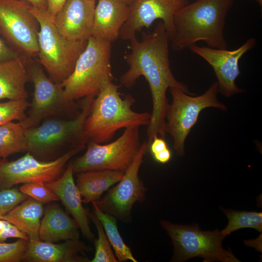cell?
Masks as SVG:
<instances>
[{
  "label": "cell",
  "instance_id": "obj_1",
  "mask_svg": "<svg viewBox=\"0 0 262 262\" xmlns=\"http://www.w3.org/2000/svg\"><path fill=\"white\" fill-rule=\"evenodd\" d=\"M143 33L141 40L136 36L130 40L131 52L124 56L129 69L121 76L120 82L130 88L143 76L148 83L152 101V111L147 129V143L149 145L156 136L165 138V115L169 104L167 90L176 87L188 94H194L172 74L169 59L170 38L163 22H160L151 32Z\"/></svg>",
  "mask_w": 262,
  "mask_h": 262
},
{
  "label": "cell",
  "instance_id": "obj_2",
  "mask_svg": "<svg viewBox=\"0 0 262 262\" xmlns=\"http://www.w3.org/2000/svg\"><path fill=\"white\" fill-rule=\"evenodd\" d=\"M233 0H196L175 14L172 49L182 50L197 42L209 47L227 49L224 35L227 13Z\"/></svg>",
  "mask_w": 262,
  "mask_h": 262
},
{
  "label": "cell",
  "instance_id": "obj_3",
  "mask_svg": "<svg viewBox=\"0 0 262 262\" xmlns=\"http://www.w3.org/2000/svg\"><path fill=\"white\" fill-rule=\"evenodd\" d=\"M118 88L110 82L94 98L84 123L83 138L106 143L121 129L148 125L150 114L132 110L134 99L129 95L122 98Z\"/></svg>",
  "mask_w": 262,
  "mask_h": 262
},
{
  "label": "cell",
  "instance_id": "obj_4",
  "mask_svg": "<svg viewBox=\"0 0 262 262\" xmlns=\"http://www.w3.org/2000/svg\"><path fill=\"white\" fill-rule=\"evenodd\" d=\"M111 42L91 36L78 57L71 75L61 84L66 101L96 97L114 76L111 64Z\"/></svg>",
  "mask_w": 262,
  "mask_h": 262
},
{
  "label": "cell",
  "instance_id": "obj_5",
  "mask_svg": "<svg viewBox=\"0 0 262 262\" xmlns=\"http://www.w3.org/2000/svg\"><path fill=\"white\" fill-rule=\"evenodd\" d=\"M31 11L37 19L39 62L55 82L61 83L72 73L76 61L87 43L75 41L63 36L46 10L33 6Z\"/></svg>",
  "mask_w": 262,
  "mask_h": 262
},
{
  "label": "cell",
  "instance_id": "obj_6",
  "mask_svg": "<svg viewBox=\"0 0 262 262\" xmlns=\"http://www.w3.org/2000/svg\"><path fill=\"white\" fill-rule=\"evenodd\" d=\"M169 90L172 100L166 110L165 130L173 139V147L177 154L182 156L185 153V141L200 112L210 107L226 111L227 107L217 98V82L198 96L188 94L176 87H171Z\"/></svg>",
  "mask_w": 262,
  "mask_h": 262
},
{
  "label": "cell",
  "instance_id": "obj_7",
  "mask_svg": "<svg viewBox=\"0 0 262 262\" xmlns=\"http://www.w3.org/2000/svg\"><path fill=\"white\" fill-rule=\"evenodd\" d=\"M161 225L174 246L171 262H182L200 257L205 262H240L230 249L222 247L224 238L218 229L203 231L196 225L176 224L166 220L161 221Z\"/></svg>",
  "mask_w": 262,
  "mask_h": 262
},
{
  "label": "cell",
  "instance_id": "obj_8",
  "mask_svg": "<svg viewBox=\"0 0 262 262\" xmlns=\"http://www.w3.org/2000/svg\"><path fill=\"white\" fill-rule=\"evenodd\" d=\"M138 127L125 129L117 139L107 144L90 141L85 153L72 162L74 174L93 170L124 173L133 162L141 146Z\"/></svg>",
  "mask_w": 262,
  "mask_h": 262
},
{
  "label": "cell",
  "instance_id": "obj_9",
  "mask_svg": "<svg viewBox=\"0 0 262 262\" xmlns=\"http://www.w3.org/2000/svg\"><path fill=\"white\" fill-rule=\"evenodd\" d=\"M23 0H0V35L20 55L31 59L38 55V22Z\"/></svg>",
  "mask_w": 262,
  "mask_h": 262
},
{
  "label": "cell",
  "instance_id": "obj_10",
  "mask_svg": "<svg viewBox=\"0 0 262 262\" xmlns=\"http://www.w3.org/2000/svg\"><path fill=\"white\" fill-rule=\"evenodd\" d=\"M81 143L59 158L50 161H41L28 152L12 161L0 160V190L12 188L21 183L52 181L61 175L67 162L84 147Z\"/></svg>",
  "mask_w": 262,
  "mask_h": 262
},
{
  "label": "cell",
  "instance_id": "obj_11",
  "mask_svg": "<svg viewBox=\"0 0 262 262\" xmlns=\"http://www.w3.org/2000/svg\"><path fill=\"white\" fill-rule=\"evenodd\" d=\"M148 148L147 142L142 144L137 155L118 183L95 202L102 211L123 222L131 220L134 205L142 202L146 198L147 189L139 176V172Z\"/></svg>",
  "mask_w": 262,
  "mask_h": 262
},
{
  "label": "cell",
  "instance_id": "obj_12",
  "mask_svg": "<svg viewBox=\"0 0 262 262\" xmlns=\"http://www.w3.org/2000/svg\"><path fill=\"white\" fill-rule=\"evenodd\" d=\"M95 97L84 98L81 112L73 119L49 120L26 129L27 151L35 157L43 155L73 139L83 137L84 123Z\"/></svg>",
  "mask_w": 262,
  "mask_h": 262
},
{
  "label": "cell",
  "instance_id": "obj_13",
  "mask_svg": "<svg viewBox=\"0 0 262 262\" xmlns=\"http://www.w3.org/2000/svg\"><path fill=\"white\" fill-rule=\"evenodd\" d=\"M27 68L34 92L28 115L24 120L19 122L25 130L35 127L44 118L71 104L66 101L61 83L49 78L40 65L31 62Z\"/></svg>",
  "mask_w": 262,
  "mask_h": 262
},
{
  "label": "cell",
  "instance_id": "obj_14",
  "mask_svg": "<svg viewBox=\"0 0 262 262\" xmlns=\"http://www.w3.org/2000/svg\"><path fill=\"white\" fill-rule=\"evenodd\" d=\"M188 3L187 0H133L129 5V16L120 30L119 37L130 41L136 36L137 32L144 28H148L160 19L171 41L174 34V15Z\"/></svg>",
  "mask_w": 262,
  "mask_h": 262
},
{
  "label": "cell",
  "instance_id": "obj_15",
  "mask_svg": "<svg viewBox=\"0 0 262 262\" xmlns=\"http://www.w3.org/2000/svg\"><path fill=\"white\" fill-rule=\"evenodd\" d=\"M256 44V40L250 38L240 47L232 50L200 47L195 44L189 49L212 67L217 79L218 92L226 97H230L244 92L235 82L240 74L239 61Z\"/></svg>",
  "mask_w": 262,
  "mask_h": 262
},
{
  "label": "cell",
  "instance_id": "obj_16",
  "mask_svg": "<svg viewBox=\"0 0 262 262\" xmlns=\"http://www.w3.org/2000/svg\"><path fill=\"white\" fill-rule=\"evenodd\" d=\"M96 1L67 0L53 18L59 33L75 41H85L92 36Z\"/></svg>",
  "mask_w": 262,
  "mask_h": 262
},
{
  "label": "cell",
  "instance_id": "obj_17",
  "mask_svg": "<svg viewBox=\"0 0 262 262\" xmlns=\"http://www.w3.org/2000/svg\"><path fill=\"white\" fill-rule=\"evenodd\" d=\"M70 161L63 173L56 180L45 183L61 201L66 209L77 223L82 235L92 240L94 235L89 223L88 212L82 205V199L74 178Z\"/></svg>",
  "mask_w": 262,
  "mask_h": 262
},
{
  "label": "cell",
  "instance_id": "obj_18",
  "mask_svg": "<svg viewBox=\"0 0 262 262\" xmlns=\"http://www.w3.org/2000/svg\"><path fill=\"white\" fill-rule=\"evenodd\" d=\"M90 248L79 239L56 244L41 240L29 241L23 261L29 262H88Z\"/></svg>",
  "mask_w": 262,
  "mask_h": 262
},
{
  "label": "cell",
  "instance_id": "obj_19",
  "mask_svg": "<svg viewBox=\"0 0 262 262\" xmlns=\"http://www.w3.org/2000/svg\"><path fill=\"white\" fill-rule=\"evenodd\" d=\"M92 36L112 42L118 37L127 20L129 5L122 0H98Z\"/></svg>",
  "mask_w": 262,
  "mask_h": 262
},
{
  "label": "cell",
  "instance_id": "obj_20",
  "mask_svg": "<svg viewBox=\"0 0 262 262\" xmlns=\"http://www.w3.org/2000/svg\"><path fill=\"white\" fill-rule=\"evenodd\" d=\"M79 227L58 205L51 204L45 209L41 220L39 237L41 241L57 243L60 241L79 239Z\"/></svg>",
  "mask_w": 262,
  "mask_h": 262
},
{
  "label": "cell",
  "instance_id": "obj_21",
  "mask_svg": "<svg viewBox=\"0 0 262 262\" xmlns=\"http://www.w3.org/2000/svg\"><path fill=\"white\" fill-rule=\"evenodd\" d=\"M27 60L20 56L0 64V99L27 98L26 84L30 80Z\"/></svg>",
  "mask_w": 262,
  "mask_h": 262
},
{
  "label": "cell",
  "instance_id": "obj_22",
  "mask_svg": "<svg viewBox=\"0 0 262 262\" xmlns=\"http://www.w3.org/2000/svg\"><path fill=\"white\" fill-rule=\"evenodd\" d=\"M44 214L43 204L30 197L6 213L0 215L26 233L29 241L40 240L39 229Z\"/></svg>",
  "mask_w": 262,
  "mask_h": 262
},
{
  "label": "cell",
  "instance_id": "obj_23",
  "mask_svg": "<svg viewBox=\"0 0 262 262\" xmlns=\"http://www.w3.org/2000/svg\"><path fill=\"white\" fill-rule=\"evenodd\" d=\"M124 173L116 171L93 170L77 174L76 184L81 195L82 202H95L102 194L117 183Z\"/></svg>",
  "mask_w": 262,
  "mask_h": 262
},
{
  "label": "cell",
  "instance_id": "obj_24",
  "mask_svg": "<svg viewBox=\"0 0 262 262\" xmlns=\"http://www.w3.org/2000/svg\"><path fill=\"white\" fill-rule=\"evenodd\" d=\"M92 204L93 211L101 222L118 261L137 262L131 248L124 242L119 232L116 218L102 211L95 202H92Z\"/></svg>",
  "mask_w": 262,
  "mask_h": 262
},
{
  "label": "cell",
  "instance_id": "obj_25",
  "mask_svg": "<svg viewBox=\"0 0 262 262\" xmlns=\"http://www.w3.org/2000/svg\"><path fill=\"white\" fill-rule=\"evenodd\" d=\"M25 130L19 122L12 121L0 126V154L2 159L27 151Z\"/></svg>",
  "mask_w": 262,
  "mask_h": 262
},
{
  "label": "cell",
  "instance_id": "obj_26",
  "mask_svg": "<svg viewBox=\"0 0 262 262\" xmlns=\"http://www.w3.org/2000/svg\"><path fill=\"white\" fill-rule=\"evenodd\" d=\"M228 219L226 227L220 231L225 238L232 232L244 228H253L262 231V213L254 211H238L221 208Z\"/></svg>",
  "mask_w": 262,
  "mask_h": 262
},
{
  "label": "cell",
  "instance_id": "obj_27",
  "mask_svg": "<svg viewBox=\"0 0 262 262\" xmlns=\"http://www.w3.org/2000/svg\"><path fill=\"white\" fill-rule=\"evenodd\" d=\"M88 215L98 232V238L95 241V253L90 262H118L101 222L93 212H88Z\"/></svg>",
  "mask_w": 262,
  "mask_h": 262
},
{
  "label": "cell",
  "instance_id": "obj_28",
  "mask_svg": "<svg viewBox=\"0 0 262 262\" xmlns=\"http://www.w3.org/2000/svg\"><path fill=\"white\" fill-rule=\"evenodd\" d=\"M30 105V103L26 98L0 102V126L14 120H19V122L24 120L27 116L25 110Z\"/></svg>",
  "mask_w": 262,
  "mask_h": 262
},
{
  "label": "cell",
  "instance_id": "obj_29",
  "mask_svg": "<svg viewBox=\"0 0 262 262\" xmlns=\"http://www.w3.org/2000/svg\"><path fill=\"white\" fill-rule=\"evenodd\" d=\"M29 241L18 239L16 242L0 243V262H19L23 261Z\"/></svg>",
  "mask_w": 262,
  "mask_h": 262
},
{
  "label": "cell",
  "instance_id": "obj_30",
  "mask_svg": "<svg viewBox=\"0 0 262 262\" xmlns=\"http://www.w3.org/2000/svg\"><path fill=\"white\" fill-rule=\"evenodd\" d=\"M19 190L23 193L36 201L46 204L58 201V196L50 191L43 182L25 183Z\"/></svg>",
  "mask_w": 262,
  "mask_h": 262
},
{
  "label": "cell",
  "instance_id": "obj_31",
  "mask_svg": "<svg viewBox=\"0 0 262 262\" xmlns=\"http://www.w3.org/2000/svg\"><path fill=\"white\" fill-rule=\"evenodd\" d=\"M29 196L16 188L0 190V215L4 214Z\"/></svg>",
  "mask_w": 262,
  "mask_h": 262
},
{
  "label": "cell",
  "instance_id": "obj_32",
  "mask_svg": "<svg viewBox=\"0 0 262 262\" xmlns=\"http://www.w3.org/2000/svg\"><path fill=\"white\" fill-rule=\"evenodd\" d=\"M17 52L0 37V64L19 57Z\"/></svg>",
  "mask_w": 262,
  "mask_h": 262
},
{
  "label": "cell",
  "instance_id": "obj_33",
  "mask_svg": "<svg viewBox=\"0 0 262 262\" xmlns=\"http://www.w3.org/2000/svg\"><path fill=\"white\" fill-rule=\"evenodd\" d=\"M168 147L164 138L156 136L153 138L149 144L148 150L150 151L152 155Z\"/></svg>",
  "mask_w": 262,
  "mask_h": 262
},
{
  "label": "cell",
  "instance_id": "obj_34",
  "mask_svg": "<svg viewBox=\"0 0 262 262\" xmlns=\"http://www.w3.org/2000/svg\"><path fill=\"white\" fill-rule=\"evenodd\" d=\"M67 0H48L47 12L54 18Z\"/></svg>",
  "mask_w": 262,
  "mask_h": 262
},
{
  "label": "cell",
  "instance_id": "obj_35",
  "mask_svg": "<svg viewBox=\"0 0 262 262\" xmlns=\"http://www.w3.org/2000/svg\"><path fill=\"white\" fill-rule=\"evenodd\" d=\"M155 161L158 163L164 164L168 163L171 159L172 154L168 147L158 153L152 155Z\"/></svg>",
  "mask_w": 262,
  "mask_h": 262
},
{
  "label": "cell",
  "instance_id": "obj_36",
  "mask_svg": "<svg viewBox=\"0 0 262 262\" xmlns=\"http://www.w3.org/2000/svg\"><path fill=\"white\" fill-rule=\"evenodd\" d=\"M27 1L35 8L47 10L48 0H23Z\"/></svg>",
  "mask_w": 262,
  "mask_h": 262
},
{
  "label": "cell",
  "instance_id": "obj_37",
  "mask_svg": "<svg viewBox=\"0 0 262 262\" xmlns=\"http://www.w3.org/2000/svg\"><path fill=\"white\" fill-rule=\"evenodd\" d=\"M5 227V220L0 218V236L3 232Z\"/></svg>",
  "mask_w": 262,
  "mask_h": 262
},
{
  "label": "cell",
  "instance_id": "obj_38",
  "mask_svg": "<svg viewBox=\"0 0 262 262\" xmlns=\"http://www.w3.org/2000/svg\"><path fill=\"white\" fill-rule=\"evenodd\" d=\"M123 0L125 3H126L127 4L130 5L133 0Z\"/></svg>",
  "mask_w": 262,
  "mask_h": 262
},
{
  "label": "cell",
  "instance_id": "obj_39",
  "mask_svg": "<svg viewBox=\"0 0 262 262\" xmlns=\"http://www.w3.org/2000/svg\"><path fill=\"white\" fill-rule=\"evenodd\" d=\"M256 1H257L259 4L261 5H262V0H255Z\"/></svg>",
  "mask_w": 262,
  "mask_h": 262
},
{
  "label": "cell",
  "instance_id": "obj_40",
  "mask_svg": "<svg viewBox=\"0 0 262 262\" xmlns=\"http://www.w3.org/2000/svg\"><path fill=\"white\" fill-rule=\"evenodd\" d=\"M2 159L1 157V155L0 154V160Z\"/></svg>",
  "mask_w": 262,
  "mask_h": 262
},
{
  "label": "cell",
  "instance_id": "obj_41",
  "mask_svg": "<svg viewBox=\"0 0 262 262\" xmlns=\"http://www.w3.org/2000/svg\"></svg>",
  "mask_w": 262,
  "mask_h": 262
},
{
  "label": "cell",
  "instance_id": "obj_42",
  "mask_svg": "<svg viewBox=\"0 0 262 262\" xmlns=\"http://www.w3.org/2000/svg\"><path fill=\"white\" fill-rule=\"evenodd\" d=\"M95 0L97 1L98 0Z\"/></svg>",
  "mask_w": 262,
  "mask_h": 262
}]
</instances>
